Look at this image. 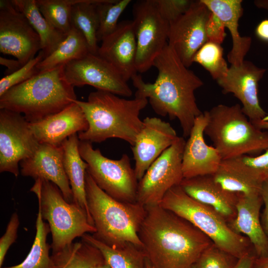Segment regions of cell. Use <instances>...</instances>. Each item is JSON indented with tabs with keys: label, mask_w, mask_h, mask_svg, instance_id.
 <instances>
[{
	"label": "cell",
	"mask_w": 268,
	"mask_h": 268,
	"mask_svg": "<svg viewBox=\"0 0 268 268\" xmlns=\"http://www.w3.org/2000/svg\"><path fill=\"white\" fill-rule=\"evenodd\" d=\"M152 66L158 70L153 83L145 82L137 73L132 78L136 89L135 96L147 99L158 115L178 119L183 137H187L196 118L202 113L197 104L195 92L203 83L183 64L168 43L155 58Z\"/></svg>",
	"instance_id": "6da1fadb"
},
{
	"label": "cell",
	"mask_w": 268,
	"mask_h": 268,
	"mask_svg": "<svg viewBox=\"0 0 268 268\" xmlns=\"http://www.w3.org/2000/svg\"><path fill=\"white\" fill-rule=\"evenodd\" d=\"M138 236L152 268H191L213 243L190 222L159 205L146 206Z\"/></svg>",
	"instance_id": "7a4b0ae2"
},
{
	"label": "cell",
	"mask_w": 268,
	"mask_h": 268,
	"mask_svg": "<svg viewBox=\"0 0 268 268\" xmlns=\"http://www.w3.org/2000/svg\"><path fill=\"white\" fill-rule=\"evenodd\" d=\"M88 124V129L78 134L80 141L101 142L117 138L134 145L143 121L140 111L148 99L135 96L133 99L121 98L111 92L97 90L89 93L86 101L76 100Z\"/></svg>",
	"instance_id": "3957f363"
},
{
	"label": "cell",
	"mask_w": 268,
	"mask_h": 268,
	"mask_svg": "<svg viewBox=\"0 0 268 268\" xmlns=\"http://www.w3.org/2000/svg\"><path fill=\"white\" fill-rule=\"evenodd\" d=\"M64 65L38 74L0 96V109L23 114L30 123L56 114L77 100L64 77Z\"/></svg>",
	"instance_id": "277c9868"
},
{
	"label": "cell",
	"mask_w": 268,
	"mask_h": 268,
	"mask_svg": "<svg viewBox=\"0 0 268 268\" xmlns=\"http://www.w3.org/2000/svg\"><path fill=\"white\" fill-rule=\"evenodd\" d=\"M85 189L96 232L93 236L112 247L132 243L142 247L138 236L146 213L145 206L111 197L101 189L86 170Z\"/></svg>",
	"instance_id": "5b68a950"
},
{
	"label": "cell",
	"mask_w": 268,
	"mask_h": 268,
	"mask_svg": "<svg viewBox=\"0 0 268 268\" xmlns=\"http://www.w3.org/2000/svg\"><path fill=\"white\" fill-rule=\"evenodd\" d=\"M204 134L222 160L247 155L255 156L268 148V131L257 128L238 104H219L208 111Z\"/></svg>",
	"instance_id": "8992f818"
},
{
	"label": "cell",
	"mask_w": 268,
	"mask_h": 268,
	"mask_svg": "<svg viewBox=\"0 0 268 268\" xmlns=\"http://www.w3.org/2000/svg\"><path fill=\"white\" fill-rule=\"evenodd\" d=\"M159 205L190 222L215 246L237 259L255 253L248 238L233 231L219 213L190 197L180 185L170 189Z\"/></svg>",
	"instance_id": "52a82bcc"
},
{
	"label": "cell",
	"mask_w": 268,
	"mask_h": 268,
	"mask_svg": "<svg viewBox=\"0 0 268 268\" xmlns=\"http://www.w3.org/2000/svg\"><path fill=\"white\" fill-rule=\"evenodd\" d=\"M37 196L38 209L48 222L52 237V252L73 243L77 237L96 232L85 212L73 203L67 202L57 185L44 179L35 180L30 189Z\"/></svg>",
	"instance_id": "ba28073f"
},
{
	"label": "cell",
	"mask_w": 268,
	"mask_h": 268,
	"mask_svg": "<svg viewBox=\"0 0 268 268\" xmlns=\"http://www.w3.org/2000/svg\"><path fill=\"white\" fill-rule=\"evenodd\" d=\"M78 148L88 164L87 171L101 189L119 201H136L138 181L127 154L118 160L109 159L94 149L92 143L80 140Z\"/></svg>",
	"instance_id": "9c48e42d"
},
{
	"label": "cell",
	"mask_w": 268,
	"mask_h": 268,
	"mask_svg": "<svg viewBox=\"0 0 268 268\" xmlns=\"http://www.w3.org/2000/svg\"><path fill=\"white\" fill-rule=\"evenodd\" d=\"M186 141L178 136L138 181L136 201L144 206L159 205L167 192L184 179L182 157Z\"/></svg>",
	"instance_id": "30bf717a"
},
{
	"label": "cell",
	"mask_w": 268,
	"mask_h": 268,
	"mask_svg": "<svg viewBox=\"0 0 268 268\" xmlns=\"http://www.w3.org/2000/svg\"><path fill=\"white\" fill-rule=\"evenodd\" d=\"M133 15L137 46L136 68L143 73L152 66L168 43L169 23L160 15L154 0L136 1Z\"/></svg>",
	"instance_id": "8fae6325"
},
{
	"label": "cell",
	"mask_w": 268,
	"mask_h": 268,
	"mask_svg": "<svg viewBox=\"0 0 268 268\" xmlns=\"http://www.w3.org/2000/svg\"><path fill=\"white\" fill-rule=\"evenodd\" d=\"M40 143L22 114L0 109V172L18 177L19 163L35 153Z\"/></svg>",
	"instance_id": "7c38bea8"
},
{
	"label": "cell",
	"mask_w": 268,
	"mask_h": 268,
	"mask_svg": "<svg viewBox=\"0 0 268 268\" xmlns=\"http://www.w3.org/2000/svg\"><path fill=\"white\" fill-rule=\"evenodd\" d=\"M41 50L40 38L11 0H0V52L25 65Z\"/></svg>",
	"instance_id": "4fadbf2b"
},
{
	"label": "cell",
	"mask_w": 268,
	"mask_h": 268,
	"mask_svg": "<svg viewBox=\"0 0 268 268\" xmlns=\"http://www.w3.org/2000/svg\"><path fill=\"white\" fill-rule=\"evenodd\" d=\"M64 74L67 81L74 87L88 85L124 97L133 94L120 73L97 54L89 53L65 65Z\"/></svg>",
	"instance_id": "5bb4252c"
},
{
	"label": "cell",
	"mask_w": 268,
	"mask_h": 268,
	"mask_svg": "<svg viewBox=\"0 0 268 268\" xmlns=\"http://www.w3.org/2000/svg\"><path fill=\"white\" fill-rule=\"evenodd\" d=\"M210 12L201 0L193 1L184 13L169 23L168 43L188 68L198 51L208 42L205 24Z\"/></svg>",
	"instance_id": "9a60e30c"
},
{
	"label": "cell",
	"mask_w": 268,
	"mask_h": 268,
	"mask_svg": "<svg viewBox=\"0 0 268 268\" xmlns=\"http://www.w3.org/2000/svg\"><path fill=\"white\" fill-rule=\"evenodd\" d=\"M266 70L244 60L239 67L231 65L226 75L216 80L223 93H232L241 102L243 112L252 122L268 120L258 96L259 82Z\"/></svg>",
	"instance_id": "2e32d148"
},
{
	"label": "cell",
	"mask_w": 268,
	"mask_h": 268,
	"mask_svg": "<svg viewBox=\"0 0 268 268\" xmlns=\"http://www.w3.org/2000/svg\"><path fill=\"white\" fill-rule=\"evenodd\" d=\"M176 131L168 122L156 117H146L135 143L132 146L134 168L139 181L150 166L176 140Z\"/></svg>",
	"instance_id": "e0dca14e"
},
{
	"label": "cell",
	"mask_w": 268,
	"mask_h": 268,
	"mask_svg": "<svg viewBox=\"0 0 268 268\" xmlns=\"http://www.w3.org/2000/svg\"><path fill=\"white\" fill-rule=\"evenodd\" d=\"M208 118L207 111L196 118L186 141L182 157L184 178L212 175L222 161L217 150L207 144L204 140V131Z\"/></svg>",
	"instance_id": "ac0fdd59"
},
{
	"label": "cell",
	"mask_w": 268,
	"mask_h": 268,
	"mask_svg": "<svg viewBox=\"0 0 268 268\" xmlns=\"http://www.w3.org/2000/svg\"><path fill=\"white\" fill-rule=\"evenodd\" d=\"M20 166L21 175L52 182L60 189L65 200L72 203V191L64 167L62 145L40 143L33 155L21 161Z\"/></svg>",
	"instance_id": "d6986e66"
},
{
	"label": "cell",
	"mask_w": 268,
	"mask_h": 268,
	"mask_svg": "<svg viewBox=\"0 0 268 268\" xmlns=\"http://www.w3.org/2000/svg\"><path fill=\"white\" fill-rule=\"evenodd\" d=\"M97 55L110 64L128 81L137 72V46L133 20L119 22L116 29L104 38Z\"/></svg>",
	"instance_id": "ffe728a7"
},
{
	"label": "cell",
	"mask_w": 268,
	"mask_h": 268,
	"mask_svg": "<svg viewBox=\"0 0 268 268\" xmlns=\"http://www.w3.org/2000/svg\"><path fill=\"white\" fill-rule=\"evenodd\" d=\"M40 143L61 146L70 136L86 131L88 124L80 106L73 102L63 110L30 123Z\"/></svg>",
	"instance_id": "44dd1931"
},
{
	"label": "cell",
	"mask_w": 268,
	"mask_h": 268,
	"mask_svg": "<svg viewBox=\"0 0 268 268\" xmlns=\"http://www.w3.org/2000/svg\"><path fill=\"white\" fill-rule=\"evenodd\" d=\"M238 194L237 214L228 224L233 231L248 238L257 257H268V238L261 222L262 196Z\"/></svg>",
	"instance_id": "7402d4cb"
},
{
	"label": "cell",
	"mask_w": 268,
	"mask_h": 268,
	"mask_svg": "<svg viewBox=\"0 0 268 268\" xmlns=\"http://www.w3.org/2000/svg\"><path fill=\"white\" fill-rule=\"evenodd\" d=\"M180 186L190 197L214 208L228 223L236 217L238 194L224 189L212 175L184 178Z\"/></svg>",
	"instance_id": "603a6c76"
},
{
	"label": "cell",
	"mask_w": 268,
	"mask_h": 268,
	"mask_svg": "<svg viewBox=\"0 0 268 268\" xmlns=\"http://www.w3.org/2000/svg\"><path fill=\"white\" fill-rule=\"evenodd\" d=\"M223 22L230 32L232 48L227 59L231 66L239 67L249 51L252 39L241 36L238 30L239 20L243 15L241 0H201Z\"/></svg>",
	"instance_id": "cb8c5ba5"
},
{
	"label": "cell",
	"mask_w": 268,
	"mask_h": 268,
	"mask_svg": "<svg viewBox=\"0 0 268 268\" xmlns=\"http://www.w3.org/2000/svg\"><path fill=\"white\" fill-rule=\"evenodd\" d=\"M79 141L78 134H75L62 143L64 167L71 189L72 203L85 212L90 224L94 226L88 207L85 189V174L88 164L80 154Z\"/></svg>",
	"instance_id": "d4e9b609"
},
{
	"label": "cell",
	"mask_w": 268,
	"mask_h": 268,
	"mask_svg": "<svg viewBox=\"0 0 268 268\" xmlns=\"http://www.w3.org/2000/svg\"><path fill=\"white\" fill-rule=\"evenodd\" d=\"M14 6L27 18L38 34L44 58L50 55L64 40L66 35L54 27L43 16L36 0H11Z\"/></svg>",
	"instance_id": "484cf974"
},
{
	"label": "cell",
	"mask_w": 268,
	"mask_h": 268,
	"mask_svg": "<svg viewBox=\"0 0 268 268\" xmlns=\"http://www.w3.org/2000/svg\"><path fill=\"white\" fill-rule=\"evenodd\" d=\"M81 238L101 252L111 268H145L146 257L141 247L127 243L119 247H112L89 233Z\"/></svg>",
	"instance_id": "4316f807"
},
{
	"label": "cell",
	"mask_w": 268,
	"mask_h": 268,
	"mask_svg": "<svg viewBox=\"0 0 268 268\" xmlns=\"http://www.w3.org/2000/svg\"><path fill=\"white\" fill-rule=\"evenodd\" d=\"M89 53L88 44L84 36L72 26L57 49L40 62L37 67L39 71H44L79 59Z\"/></svg>",
	"instance_id": "83f0119b"
},
{
	"label": "cell",
	"mask_w": 268,
	"mask_h": 268,
	"mask_svg": "<svg viewBox=\"0 0 268 268\" xmlns=\"http://www.w3.org/2000/svg\"><path fill=\"white\" fill-rule=\"evenodd\" d=\"M51 256L56 268H93L104 259L96 247L83 239L52 252Z\"/></svg>",
	"instance_id": "f1b7e54d"
},
{
	"label": "cell",
	"mask_w": 268,
	"mask_h": 268,
	"mask_svg": "<svg viewBox=\"0 0 268 268\" xmlns=\"http://www.w3.org/2000/svg\"><path fill=\"white\" fill-rule=\"evenodd\" d=\"M100 0H76L71 12V26L85 39L89 53L97 55L99 49L97 32L99 20L96 4Z\"/></svg>",
	"instance_id": "f546056e"
},
{
	"label": "cell",
	"mask_w": 268,
	"mask_h": 268,
	"mask_svg": "<svg viewBox=\"0 0 268 268\" xmlns=\"http://www.w3.org/2000/svg\"><path fill=\"white\" fill-rule=\"evenodd\" d=\"M36 235L31 248L27 257L18 265L3 268H56L49 255L51 246L47 238L51 232L48 223L43 221L38 209L36 222Z\"/></svg>",
	"instance_id": "4dcf8cb0"
},
{
	"label": "cell",
	"mask_w": 268,
	"mask_h": 268,
	"mask_svg": "<svg viewBox=\"0 0 268 268\" xmlns=\"http://www.w3.org/2000/svg\"><path fill=\"white\" fill-rule=\"evenodd\" d=\"M212 177L229 192L249 196L261 195L263 183L245 175L225 160L222 161Z\"/></svg>",
	"instance_id": "1f68e13d"
},
{
	"label": "cell",
	"mask_w": 268,
	"mask_h": 268,
	"mask_svg": "<svg viewBox=\"0 0 268 268\" xmlns=\"http://www.w3.org/2000/svg\"><path fill=\"white\" fill-rule=\"evenodd\" d=\"M76 0H36L38 7L46 19L65 35L70 30L71 12Z\"/></svg>",
	"instance_id": "d6a6232c"
},
{
	"label": "cell",
	"mask_w": 268,
	"mask_h": 268,
	"mask_svg": "<svg viewBox=\"0 0 268 268\" xmlns=\"http://www.w3.org/2000/svg\"><path fill=\"white\" fill-rule=\"evenodd\" d=\"M131 0H100L96 7L98 17V42L112 33L117 28L119 17L131 3Z\"/></svg>",
	"instance_id": "836d02e7"
},
{
	"label": "cell",
	"mask_w": 268,
	"mask_h": 268,
	"mask_svg": "<svg viewBox=\"0 0 268 268\" xmlns=\"http://www.w3.org/2000/svg\"><path fill=\"white\" fill-rule=\"evenodd\" d=\"M193 63L203 67L216 81L225 76L229 69L221 45L209 41L198 51L193 58Z\"/></svg>",
	"instance_id": "e575fe53"
},
{
	"label": "cell",
	"mask_w": 268,
	"mask_h": 268,
	"mask_svg": "<svg viewBox=\"0 0 268 268\" xmlns=\"http://www.w3.org/2000/svg\"><path fill=\"white\" fill-rule=\"evenodd\" d=\"M224 160L245 175L263 184L268 182V148L257 156L244 155Z\"/></svg>",
	"instance_id": "d590c367"
},
{
	"label": "cell",
	"mask_w": 268,
	"mask_h": 268,
	"mask_svg": "<svg viewBox=\"0 0 268 268\" xmlns=\"http://www.w3.org/2000/svg\"><path fill=\"white\" fill-rule=\"evenodd\" d=\"M238 260L212 243L201 253L195 266L196 268H234Z\"/></svg>",
	"instance_id": "8d00e7d4"
},
{
	"label": "cell",
	"mask_w": 268,
	"mask_h": 268,
	"mask_svg": "<svg viewBox=\"0 0 268 268\" xmlns=\"http://www.w3.org/2000/svg\"><path fill=\"white\" fill-rule=\"evenodd\" d=\"M44 58L42 51L25 65L14 72L5 75L0 80V96L11 87L32 78L40 71L37 65Z\"/></svg>",
	"instance_id": "74e56055"
},
{
	"label": "cell",
	"mask_w": 268,
	"mask_h": 268,
	"mask_svg": "<svg viewBox=\"0 0 268 268\" xmlns=\"http://www.w3.org/2000/svg\"><path fill=\"white\" fill-rule=\"evenodd\" d=\"M154 1L160 15L169 23L184 13L193 1L189 0H154Z\"/></svg>",
	"instance_id": "f35d334b"
},
{
	"label": "cell",
	"mask_w": 268,
	"mask_h": 268,
	"mask_svg": "<svg viewBox=\"0 0 268 268\" xmlns=\"http://www.w3.org/2000/svg\"><path fill=\"white\" fill-rule=\"evenodd\" d=\"M19 226V219L18 214L14 212L10 217L4 234L0 239V268L3 265L7 251L17 238Z\"/></svg>",
	"instance_id": "ab89813d"
},
{
	"label": "cell",
	"mask_w": 268,
	"mask_h": 268,
	"mask_svg": "<svg viewBox=\"0 0 268 268\" xmlns=\"http://www.w3.org/2000/svg\"><path fill=\"white\" fill-rule=\"evenodd\" d=\"M225 27L221 20L210 12L205 24V32L208 41L221 45L225 37Z\"/></svg>",
	"instance_id": "60d3db41"
},
{
	"label": "cell",
	"mask_w": 268,
	"mask_h": 268,
	"mask_svg": "<svg viewBox=\"0 0 268 268\" xmlns=\"http://www.w3.org/2000/svg\"><path fill=\"white\" fill-rule=\"evenodd\" d=\"M261 196L264 207L261 214V222L263 230L268 238V182L263 183Z\"/></svg>",
	"instance_id": "b9f144b4"
},
{
	"label": "cell",
	"mask_w": 268,
	"mask_h": 268,
	"mask_svg": "<svg viewBox=\"0 0 268 268\" xmlns=\"http://www.w3.org/2000/svg\"><path fill=\"white\" fill-rule=\"evenodd\" d=\"M0 64L7 68L6 73L9 74L19 69L22 66L17 60L0 57Z\"/></svg>",
	"instance_id": "7bdbcfd3"
},
{
	"label": "cell",
	"mask_w": 268,
	"mask_h": 268,
	"mask_svg": "<svg viewBox=\"0 0 268 268\" xmlns=\"http://www.w3.org/2000/svg\"><path fill=\"white\" fill-rule=\"evenodd\" d=\"M255 33L261 40L268 42V19H265L257 25Z\"/></svg>",
	"instance_id": "ee69618b"
},
{
	"label": "cell",
	"mask_w": 268,
	"mask_h": 268,
	"mask_svg": "<svg viewBox=\"0 0 268 268\" xmlns=\"http://www.w3.org/2000/svg\"><path fill=\"white\" fill-rule=\"evenodd\" d=\"M256 257L255 253H251L239 259L234 268H254Z\"/></svg>",
	"instance_id": "f6af8a7d"
},
{
	"label": "cell",
	"mask_w": 268,
	"mask_h": 268,
	"mask_svg": "<svg viewBox=\"0 0 268 268\" xmlns=\"http://www.w3.org/2000/svg\"><path fill=\"white\" fill-rule=\"evenodd\" d=\"M254 268H268V256L256 257L254 262Z\"/></svg>",
	"instance_id": "bcb514c9"
},
{
	"label": "cell",
	"mask_w": 268,
	"mask_h": 268,
	"mask_svg": "<svg viewBox=\"0 0 268 268\" xmlns=\"http://www.w3.org/2000/svg\"><path fill=\"white\" fill-rule=\"evenodd\" d=\"M252 123L258 129L264 131L268 130V120H260Z\"/></svg>",
	"instance_id": "7dc6e473"
},
{
	"label": "cell",
	"mask_w": 268,
	"mask_h": 268,
	"mask_svg": "<svg viewBox=\"0 0 268 268\" xmlns=\"http://www.w3.org/2000/svg\"><path fill=\"white\" fill-rule=\"evenodd\" d=\"M255 5L259 8H264L268 11V0H256Z\"/></svg>",
	"instance_id": "c3c4849f"
},
{
	"label": "cell",
	"mask_w": 268,
	"mask_h": 268,
	"mask_svg": "<svg viewBox=\"0 0 268 268\" xmlns=\"http://www.w3.org/2000/svg\"><path fill=\"white\" fill-rule=\"evenodd\" d=\"M93 268H111L109 265L106 262L105 259L96 265Z\"/></svg>",
	"instance_id": "681fc988"
},
{
	"label": "cell",
	"mask_w": 268,
	"mask_h": 268,
	"mask_svg": "<svg viewBox=\"0 0 268 268\" xmlns=\"http://www.w3.org/2000/svg\"><path fill=\"white\" fill-rule=\"evenodd\" d=\"M145 268H152L150 264L149 263V261L147 260V259L146 260Z\"/></svg>",
	"instance_id": "f907efd6"
},
{
	"label": "cell",
	"mask_w": 268,
	"mask_h": 268,
	"mask_svg": "<svg viewBox=\"0 0 268 268\" xmlns=\"http://www.w3.org/2000/svg\"><path fill=\"white\" fill-rule=\"evenodd\" d=\"M191 268H196V267L195 265H194L193 267H192Z\"/></svg>",
	"instance_id": "816d5d0a"
}]
</instances>
